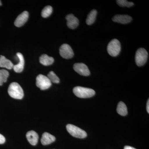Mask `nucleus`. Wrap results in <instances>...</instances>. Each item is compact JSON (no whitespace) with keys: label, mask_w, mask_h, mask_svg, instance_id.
Returning a JSON list of instances; mask_svg holds the SVG:
<instances>
[{"label":"nucleus","mask_w":149,"mask_h":149,"mask_svg":"<svg viewBox=\"0 0 149 149\" xmlns=\"http://www.w3.org/2000/svg\"><path fill=\"white\" fill-rule=\"evenodd\" d=\"M8 93L13 98L21 100L24 97V92L18 83L14 82L11 83L8 87Z\"/></svg>","instance_id":"1"},{"label":"nucleus","mask_w":149,"mask_h":149,"mask_svg":"<svg viewBox=\"0 0 149 149\" xmlns=\"http://www.w3.org/2000/svg\"><path fill=\"white\" fill-rule=\"evenodd\" d=\"M73 92L75 96L81 98L91 97L95 94V91L93 89L80 86L73 88Z\"/></svg>","instance_id":"2"},{"label":"nucleus","mask_w":149,"mask_h":149,"mask_svg":"<svg viewBox=\"0 0 149 149\" xmlns=\"http://www.w3.org/2000/svg\"><path fill=\"white\" fill-rule=\"evenodd\" d=\"M66 129L68 132L75 138L84 139L87 137V134L85 130L72 124H68Z\"/></svg>","instance_id":"3"},{"label":"nucleus","mask_w":149,"mask_h":149,"mask_svg":"<svg viewBox=\"0 0 149 149\" xmlns=\"http://www.w3.org/2000/svg\"><path fill=\"white\" fill-rule=\"evenodd\" d=\"M120 44L117 39L112 40L108 45V53L111 56L115 57L118 55L120 53Z\"/></svg>","instance_id":"4"},{"label":"nucleus","mask_w":149,"mask_h":149,"mask_svg":"<svg viewBox=\"0 0 149 149\" xmlns=\"http://www.w3.org/2000/svg\"><path fill=\"white\" fill-rule=\"evenodd\" d=\"M148 58V53L144 48H140L136 52L135 61L138 66H142L146 64Z\"/></svg>","instance_id":"5"},{"label":"nucleus","mask_w":149,"mask_h":149,"mask_svg":"<svg viewBox=\"0 0 149 149\" xmlns=\"http://www.w3.org/2000/svg\"><path fill=\"white\" fill-rule=\"evenodd\" d=\"M36 85L41 90L49 89L52 85V82L47 77L40 74L36 78Z\"/></svg>","instance_id":"6"},{"label":"nucleus","mask_w":149,"mask_h":149,"mask_svg":"<svg viewBox=\"0 0 149 149\" xmlns=\"http://www.w3.org/2000/svg\"><path fill=\"white\" fill-rule=\"evenodd\" d=\"M59 53L62 57L65 59L72 58L74 53L71 47L68 44H63L59 49Z\"/></svg>","instance_id":"7"},{"label":"nucleus","mask_w":149,"mask_h":149,"mask_svg":"<svg viewBox=\"0 0 149 149\" xmlns=\"http://www.w3.org/2000/svg\"><path fill=\"white\" fill-rule=\"evenodd\" d=\"M73 69L78 74L83 76H89L91 74L88 66L83 63H75L73 65Z\"/></svg>","instance_id":"8"},{"label":"nucleus","mask_w":149,"mask_h":149,"mask_svg":"<svg viewBox=\"0 0 149 149\" xmlns=\"http://www.w3.org/2000/svg\"><path fill=\"white\" fill-rule=\"evenodd\" d=\"M29 17V13L28 12L25 11L20 14L17 17L15 21L14 24L17 27H20L24 25L28 20Z\"/></svg>","instance_id":"9"},{"label":"nucleus","mask_w":149,"mask_h":149,"mask_svg":"<svg viewBox=\"0 0 149 149\" xmlns=\"http://www.w3.org/2000/svg\"><path fill=\"white\" fill-rule=\"evenodd\" d=\"M67 24L70 29H74L79 25V20L73 14H69L66 17Z\"/></svg>","instance_id":"10"},{"label":"nucleus","mask_w":149,"mask_h":149,"mask_svg":"<svg viewBox=\"0 0 149 149\" xmlns=\"http://www.w3.org/2000/svg\"><path fill=\"white\" fill-rule=\"evenodd\" d=\"M112 20L114 22H118L120 24H125L131 22L132 20V18L128 15H117L113 17Z\"/></svg>","instance_id":"11"},{"label":"nucleus","mask_w":149,"mask_h":149,"mask_svg":"<svg viewBox=\"0 0 149 149\" xmlns=\"http://www.w3.org/2000/svg\"><path fill=\"white\" fill-rule=\"evenodd\" d=\"M17 56L19 60L18 63L16 65H14L13 68L14 71L17 73H19L23 71L24 69V57L20 53H17Z\"/></svg>","instance_id":"12"},{"label":"nucleus","mask_w":149,"mask_h":149,"mask_svg":"<svg viewBox=\"0 0 149 149\" xmlns=\"http://www.w3.org/2000/svg\"><path fill=\"white\" fill-rule=\"evenodd\" d=\"M26 138L29 143L32 146H36L38 143L39 136L35 131L31 130L27 132L26 134Z\"/></svg>","instance_id":"13"},{"label":"nucleus","mask_w":149,"mask_h":149,"mask_svg":"<svg viewBox=\"0 0 149 149\" xmlns=\"http://www.w3.org/2000/svg\"><path fill=\"white\" fill-rule=\"evenodd\" d=\"M56 140L55 136H52L50 133L45 132L43 133L41 139V143L44 146L48 145L53 143Z\"/></svg>","instance_id":"14"},{"label":"nucleus","mask_w":149,"mask_h":149,"mask_svg":"<svg viewBox=\"0 0 149 149\" xmlns=\"http://www.w3.org/2000/svg\"><path fill=\"white\" fill-rule=\"evenodd\" d=\"M14 65L9 60L7 59L4 56L1 55L0 56V67L5 68L7 69L10 70L13 68Z\"/></svg>","instance_id":"15"},{"label":"nucleus","mask_w":149,"mask_h":149,"mask_svg":"<svg viewBox=\"0 0 149 149\" xmlns=\"http://www.w3.org/2000/svg\"><path fill=\"white\" fill-rule=\"evenodd\" d=\"M54 59L47 54L42 55L40 58V63L45 66H48L52 64L54 62Z\"/></svg>","instance_id":"16"},{"label":"nucleus","mask_w":149,"mask_h":149,"mask_svg":"<svg viewBox=\"0 0 149 149\" xmlns=\"http://www.w3.org/2000/svg\"><path fill=\"white\" fill-rule=\"evenodd\" d=\"M117 112L118 114L122 116H125L128 113L127 107L125 103L122 102H119L118 105Z\"/></svg>","instance_id":"17"},{"label":"nucleus","mask_w":149,"mask_h":149,"mask_svg":"<svg viewBox=\"0 0 149 149\" xmlns=\"http://www.w3.org/2000/svg\"><path fill=\"white\" fill-rule=\"evenodd\" d=\"M97 15V11L96 10H93L88 15L86 19V23L88 25H91L95 21L96 16Z\"/></svg>","instance_id":"18"},{"label":"nucleus","mask_w":149,"mask_h":149,"mask_svg":"<svg viewBox=\"0 0 149 149\" xmlns=\"http://www.w3.org/2000/svg\"><path fill=\"white\" fill-rule=\"evenodd\" d=\"M9 74V73L7 70L4 69L0 70V86L6 82Z\"/></svg>","instance_id":"19"},{"label":"nucleus","mask_w":149,"mask_h":149,"mask_svg":"<svg viewBox=\"0 0 149 149\" xmlns=\"http://www.w3.org/2000/svg\"><path fill=\"white\" fill-rule=\"evenodd\" d=\"M53 11L52 7L51 6H46L42 12V16L44 18H47L52 14Z\"/></svg>","instance_id":"20"},{"label":"nucleus","mask_w":149,"mask_h":149,"mask_svg":"<svg viewBox=\"0 0 149 149\" xmlns=\"http://www.w3.org/2000/svg\"><path fill=\"white\" fill-rule=\"evenodd\" d=\"M48 78L49 79L51 82L54 83H59L60 82V79L56 75L53 71H50L48 74Z\"/></svg>","instance_id":"21"},{"label":"nucleus","mask_w":149,"mask_h":149,"mask_svg":"<svg viewBox=\"0 0 149 149\" xmlns=\"http://www.w3.org/2000/svg\"><path fill=\"white\" fill-rule=\"evenodd\" d=\"M120 7H126L130 8L134 5L132 2H128L126 0H118L116 1Z\"/></svg>","instance_id":"22"},{"label":"nucleus","mask_w":149,"mask_h":149,"mask_svg":"<svg viewBox=\"0 0 149 149\" xmlns=\"http://www.w3.org/2000/svg\"><path fill=\"white\" fill-rule=\"evenodd\" d=\"M5 141V138L2 135L0 134V144L4 143Z\"/></svg>","instance_id":"23"},{"label":"nucleus","mask_w":149,"mask_h":149,"mask_svg":"<svg viewBox=\"0 0 149 149\" xmlns=\"http://www.w3.org/2000/svg\"><path fill=\"white\" fill-rule=\"evenodd\" d=\"M124 149H136L135 148H133L131 146H125L124 147Z\"/></svg>","instance_id":"24"},{"label":"nucleus","mask_w":149,"mask_h":149,"mask_svg":"<svg viewBox=\"0 0 149 149\" xmlns=\"http://www.w3.org/2000/svg\"><path fill=\"white\" fill-rule=\"evenodd\" d=\"M147 111L148 113H149V100H148V101L147 103Z\"/></svg>","instance_id":"25"},{"label":"nucleus","mask_w":149,"mask_h":149,"mask_svg":"<svg viewBox=\"0 0 149 149\" xmlns=\"http://www.w3.org/2000/svg\"><path fill=\"white\" fill-rule=\"evenodd\" d=\"M1 5H2L1 2V1H0V6H1Z\"/></svg>","instance_id":"26"}]
</instances>
